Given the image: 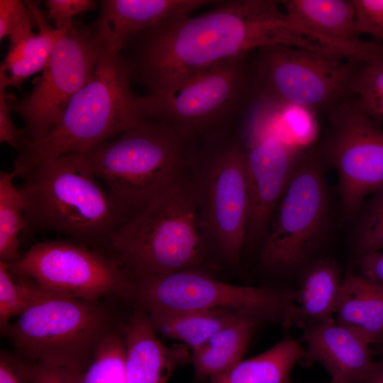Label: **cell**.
<instances>
[{
    "label": "cell",
    "mask_w": 383,
    "mask_h": 383,
    "mask_svg": "<svg viewBox=\"0 0 383 383\" xmlns=\"http://www.w3.org/2000/svg\"><path fill=\"white\" fill-rule=\"evenodd\" d=\"M42 291L31 279L13 275L9 265L0 261L1 330L4 332L11 319L22 313Z\"/></svg>",
    "instance_id": "83f0119b"
},
{
    "label": "cell",
    "mask_w": 383,
    "mask_h": 383,
    "mask_svg": "<svg viewBox=\"0 0 383 383\" xmlns=\"http://www.w3.org/2000/svg\"><path fill=\"white\" fill-rule=\"evenodd\" d=\"M262 321L252 314L243 313L202 346L192 351L190 361L196 377L211 379L241 361Z\"/></svg>",
    "instance_id": "603a6c76"
},
{
    "label": "cell",
    "mask_w": 383,
    "mask_h": 383,
    "mask_svg": "<svg viewBox=\"0 0 383 383\" xmlns=\"http://www.w3.org/2000/svg\"><path fill=\"white\" fill-rule=\"evenodd\" d=\"M353 94L366 111L383 101V60L364 63L354 80Z\"/></svg>",
    "instance_id": "4dcf8cb0"
},
{
    "label": "cell",
    "mask_w": 383,
    "mask_h": 383,
    "mask_svg": "<svg viewBox=\"0 0 383 383\" xmlns=\"http://www.w3.org/2000/svg\"><path fill=\"white\" fill-rule=\"evenodd\" d=\"M239 132L250 198L248 238H257L267 229L304 150L294 147L281 135L272 106L258 99L243 119Z\"/></svg>",
    "instance_id": "9a60e30c"
},
{
    "label": "cell",
    "mask_w": 383,
    "mask_h": 383,
    "mask_svg": "<svg viewBox=\"0 0 383 383\" xmlns=\"http://www.w3.org/2000/svg\"><path fill=\"white\" fill-rule=\"evenodd\" d=\"M45 4L48 16L58 30L67 29L74 16L96 9V4L92 0H48Z\"/></svg>",
    "instance_id": "e575fe53"
},
{
    "label": "cell",
    "mask_w": 383,
    "mask_h": 383,
    "mask_svg": "<svg viewBox=\"0 0 383 383\" xmlns=\"http://www.w3.org/2000/svg\"><path fill=\"white\" fill-rule=\"evenodd\" d=\"M201 157L204 177L199 183V221L206 245L228 262L238 265L245 243L250 198L240 136L232 128L204 136Z\"/></svg>",
    "instance_id": "9c48e42d"
},
{
    "label": "cell",
    "mask_w": 383,
    "mask_h": 383,
    "mask_svg": "<svg viewBox=\"0 0 383 383\" xmlns=\"http://www.w3.org/2000/svg\"><path fill=\"white\" fill-rule=\"evenodd\" d=\"M302 341L306 348L300 362L321 364L332 381L366 383L374 367L370 341L335 318L304 328Z\"/></svg>",
    "instance_id": "e0dca14e"
},
{
    "label": "cell",
    "mask_w": 383,
    "mask_h": 383,
    "mask_svg": "<svg viewBox=\"0 0 383 383\" xmlns=\"http://www.w3.org/2000/svg\"><path fill=\"white\" fill-rule=\"evenodd\" d=\"M356 33L367 34L383 42V0H353Z\"/></svg>",
    "instance_id": "1f68e13d"
},
{
    "label": "cell",
    "mask_w": 383,
    "mask_h": 383,
    "mask_svg": "<svg viewBox=\"0 0 383 383\" xmlns=\"http://www.w3.org/2000/svg\"><path fill=\"white\" fill-rule=\"evenodd\" d=\"M291 19L340 59L367 63L383 60V44L360 38L353 0H280Z\"/></svg>",
    "instance_id": "2e32d148"
},
{
    "label": "cell",
    "mask_w": 383,
    "mask_h": 383,
    "mask_svg": "<svg viewBox=\"0 0 383 383\" xmlns=\"http://www.w3.org/2000/svg\"><path fill=\"white\" fill-rule=\"evenodd\" d=\"M330 383H341V382H337L331 381Z\"/></svg>",
    "instance_id": "b9f144b4"
},
{
    "label": "cell",
    "mask_w": 383,
    "mask_h": 383,
    "mask_svg": "<svg viewBox=\"0 0 383 383\" xmlns=\"http://www.w3.org/2000/svg\"><path fill=\"white\" fill-rule=\"evenodd\" d=\"M215 0H103L93 25L104 45L121 50L141 33L190 16Z\"/></svg>",
    "instance_id": "ac0fdd59"
},
{
    "label": "cell",
    "mask_w": 383,
    "mask_h": 383,
    "mask_svg": "<svg viewBox=\"0 0 383 383\" xmlns=\"http://www.w3.org/2000/svg\"><path fill=\"white\" fill-rule=\"evenodd\" d=\"M362 253L383 250V187L372 193L366 204L358 231Z\"/></svg>",
    "instance_id": "f546056e"
},
{
    "label": "cell",
    "mask_w": 383,
    "mask_h": 383,
    "mask_svg": "<svg viewBox=\"0 0 383 383\" xmlns=\"http://www.w3.org/2000/svg\"><path fill=\"white\" fill-rule=\"evenodd\" d=\"M125 342V383H167L174 370L190 360L184 344L167 346L156 335L148 313L134 310L121 326Z\"/></svg>",
    "instance_id": "d6986e66"
},
{
    "label": "cell",
    "mask_w": 383,
    "mask_h": 383,
    "mask_svg": "<svg viewBox=\"0 0 383 383\" xmlns=\"http://www.w3.org/2000/svg\"><path fill=\"white\" fill-rule=\"evenodd\" d=\"M359 272L365 278L383 285V250L362 253L358 260Z\"/></svg>",
    "instance_id": "8d00e7d4"
},
{
    "label": "cell",
    "mask_w": 383,
    "mask_h": 383,
    "mask_svg": "<svg viewBox=\"0 0 383 383\" xmlns=\"http://www.w3.org/2000/svg\"><path fill=\"white\" fill-rule=\"evenodd\" d=\"M270 104L281 135L294 147L308 149L318 133L315 111L294 104Z\"/></svg>",
    "instance_id": "f1b7e54d"
},
{
    "label": "cell",
    "mask_w": 383,
    "mask_h": 383,
    "mask_svg": "<svg viewBox=\"0 0 383 383\" xmlns=\"http://www.w3.org/2000/svg\"><path fill=\"white\" fill-rule=\"evenodd\" d=\"M366 383H383V358L375 362L373 370Z\"/></svg>",
    "instance_id": "f35d334b"
},
{
    "label": "cell",
    "mask_w": 383,
    "mask_h": 383,
    "mask_svg": "<svg viewBox=\"0 0 383 383\" xmlns=\"http://www.w3.org/2000/svg\"><path fill=\"white\" fill-rule=\"evenodd\" d=\"M10 112L5 89H0V141L9 144L19 152L23 146L25 131L14 126Z\"/></svg>",
    "instance_id": "d590c367"
},
{
    "label": "cell",
    "mask_w": 383,
    "mask_h": 383,
    "mask_svg": "<svg viewBox=\"0 0 383 383\" xmlns=\"http://www.w3.org/2000/svg\"><path fill=\"white\" fill-rule=\"evenodd\" d=\"M251 53L221 62L168 94H147L149 118L167 123L188 143L240 125L257 99Z\"/></svg>",
    "instance_id": "52a82bcc"
},
{
    "label": "cell",
    "mask_w": 383,
    "mask_h": 383,
    "mask_svg": "<svg viewBox=\"0 0 383 383\" xmlns=\"http://www.w3.org/2000/svg\"><path fill=\"white\" fill-rule=\"evenodd\" d=\"M131 81L128 60L104 45L91 77L70 101L57 126L41 140L25 145L13 167L84 154L149 118L147 96L134 94Z\"/></svg>",
    "instance_id": "277c9868"
},
{
    "label": "cell",
    "mask_w": 383,
    "mask_h": 383,
    "mask_svg": "<svg viewBox=\"0 0 383 383\" xmlns=\"http://www.w3.org/2000/svg\"><path fill=\"white\" fill-rule=\"evenodd\" d=\"M367 113L379 122H383V101L367 111Z\"/></svg>",
    "instance_id": "ab89813d"
},
{
    "label": "cell",
    "mask_w": 383,
    "mask_h": 383,
    "mask_svg": "<svg viewBox=\"0 0 383 383\" xmlns=\"http://www.w3.org/2000/svg\"><path fill=\"white\" fill-rule=\"evenodd\" d=\"M116 328L111 312L99 301L43 290L3 333L21 359L82 372L99 343Z\"/></svg>",
    "instance_id": "8992f818"
},
{
    "label": "cell",
    "mask_w": 383,
    "mask_h": 383,
    "mask_svg": "<svg viewBox=\"0 0 383 383\" xmlns=\"http://www.w3.org/2000/svg\"><path fill=\"white\" fill-rule=\"evenodd\" d=\"M129 44L131 80L153 95L172 92L204 70L261 47L320 50L277 0H219L206 13L147 30Z\"/></svg>",
    "instance_id": "6da1fadb"
},
{
    "label": "cell",
    "mask_w": 383,
    "mask_h": 383,
    "mask_svg": "<svg viewBox=\"0 0 383 383\" xmlns=\"http://www.w3.org/2000/svg\"><path fill=\"white\" fill-rule=\"evenodd\" d=\"M343 278L333 260L321 259L309 266L296 290L295 304L287 328H305L334 319Z\"/></svg>",
    "instance_id": "44dd1931"
},
{
    "label": "cell",
    "mask_w": 383,
    "mask_h": 383,
    "mask_svg": "<svg viewBox=\"0 0 383 383\" xmlns=\"http://www.w3.org/2000/svg\"><path fill=\"white\" fill-rule=\"evenodd\" d=\"M250 60L257 99L326 112L353 95L354 80L364 64L283 44L259 48Z\"/></svg>",
    "instance_id": "30bf717a"
},
{
    "label": "cell",
    "mask_w": 383,
    "mask_h": 383,
    "mask_svg": "<svg viewBox=\"0 0 383 383\" xmlns=\"http://www.w3.org/2000/svg\"><path fill=\"white\" fill-rule=\"evenodd\" d=\"M126 351L121 328L108 333L96 347L92 359L81 373L79 383H125Z\"/></svg>",
    "instance_id": "4316f807"
},
{
    "label": "cell",
    "mask_w": 383,
    "mask_h": 383,
    "mask_svg": "<svg viewBox=\"0 0 383 383\" xmlns=\"http://www.w3.org/2000/svg\"><path fill=\"white\" fill-rule=\"evenodd\" d=\"M379 351L383 355V345H381Z\"/></svg>",
    "instance_id": "60d3db41"
},
{
    "label": "cell",
    "mask_w": 383,
    "mask_h": 383,
    "mask_svg": "<svg viewBox=\"0 0 383 383\" xmlns=\"http://www.w3.org/2000/svg\"><path fill=\"white\" fill-rule=\"evenodd\" d=\"M9 267L58 296L96 301L108 295L128 300L130 294V278L113 257L70 239L37 242Z\"/></svg>",
    "instance_id": "4fadbf2b"
},
{
    "label": "cell",
    "mask_w": 383,
    "mask_h": 383,
    "mask_svg": "<svg viewBox=\"0 0 383 383\" xmlns=\"http://www.w3.org/2000/svg\"><path fill=\"white\" fill-rule=\"evenodd\" d=\"M16 177L14 169L0 174V261L9 265L21 257L18 237L25 227V201Z\"/></svg>",
    "instance_id": "484cf974"
},
{
    "label": "cell",
    "mask_w": 383,
    "mask_h": 383,
    "mask_svg": "<svg viewBox=\"0 0 383 383\" xmlns=\"http://www.w3.org/2000/svg\"><path fill=\"white\" fill-rule=\"evenodd\" d=\"M328 133L319 152L335 170L343 213H356L383 187V129L355 95L327 112Z\"/></svg>",
    "instance_id": "5bb4252c"
},
{
    "label": "cell",
    "mask_w": 383,
    "mask_h": 383,
    "mask_svg": "<svg viewBox=\"0 0 383 383\" xmlns=\"http://www.w3.org/2000/svg\"><path fill=\"white\" fill-rule=\"evenodd\" d=\"M199 199V184L179 176L116 231L108 252L131 280L200 267L207 245Z\"/></svg>",
    "instance_id": "3957f363"
},
{
    "label": "cell",
    "mask_w": 383,
    "mask_h": 383,
    "mask_svg": "<svg viewBox=\"0 0 383 383\" xmlns=\"http://www.w3.org/2000/svg\"><path fill=\"white\" fill-rule=\"evenodd\" d=\"M299 341L288 337L265 352L242 360L210 383H290L293 367L305 355Z\"/></svg>",
    "instance_id": "cb8c5ba5"
},
{
    "label": "cell",
    "mask_w": 383,
    "mask_h": 383,
    "mask_svg": "<svg viewBox=\"0 0 383 383\" xmlns=\"http://www.w3.org/2000/svg\"><path fill=\"white\" fill-rule=\"evenodd\" d=\"M22 366L28 383H79L82 373L23 359Z\"/></svg>",
    "instance_id": "836d02e7"
},
{
    "label": "cell",
    "mask_w": 383,
    "mask_h": 383,
    "mask_svg": "<svg viewBox=\"0 0 383 383\" xmlns=\"http://www.w3.org/2000/svg\"><path fill=\"white\" fill-rule=\"evenodd\" d=\"M104 47L94 26L73 21L57 41L42 75L34 79L30 94L8 100L10 110L24 121L23 146L55 128L70 101L91 77Z\"/></svg>",
    "instance_id": "7c38bea8"
},
{
    "label": "cell",
    "mask_w": 383,
    "mask_h": 383,
    "mask_svg": "<svg viewBox=\"0 0 383 383\" xmlns=\"http://www.w3.org/2000/svg\"><path fill=\"white\" fill-rule=\"evenodd\" d=\"M0 383H28L21 358L1 353Z\"/></svg>",
    "instance_id": "74e56055"
},
{
    "label": "cell",
    "mask_w": 383,
    "mask_h": 383,
    "mask_svg": "<svg viewBox=\"0 0 383 383\" xmlns=\"http://www.w3.org/2000/svg\"><path fill=\"white\" fill-rule=\"evenodd\" d=\"M296 297L291 289L226 283L196 267L131 280L128 301L148 313L231 309L287 328Z\"/></svg>",
    "instance_id": "ba28073f"
},
{
    "label": "cell",
    "mask_w": 383,
    "mask_h": 383,
    "mask_svg": "<svg viewBox=\"0 0 383 383\" xmlns=\"http://www.w3.org/2000/svg\"><path fill=\"white\" fill-rule=\"evenodd\" d=\"M323 157L301 154L271 217L262 253L267 270L284 272L304 262L323 233L328 212Z\"/></svg>",
    "instance_id": "8fae6325"
},
{
    "label": "cell",
    "mask_w": 383,
    "mask_h": 383,
    "mask_svg": "<svg viewBox=\"0 0 383 383\" xmlns=\"http://www.w3.org/2000/svg\"><path fill=\"white\" fill-rule=\"evenodd\" d=\"M334 318L372 345H383V285L348 272L343 278Z\"/></svg>",
    "instance_id": "7402d4cb"
},
{
    "label": "cell",
    "mask_w": 383,
    "mask_h": 383,
    "mask_svg": "<svg viewBox=\"0 0 383 383\" xmlns=\"http://www.w3.org/2000/svg\"><path fill=\"white\" fill-rule=\"evenodd\" d=\"M244 312L231 309L148 313L156 331L164 337L180 341L194 351Z\"/></svg>",
    "instance_id": "d4e9b609"
},
{
    "label": "cell",
    "mask_w": 383,
    "mask_h": 383,
    "mask_svg": "<svg viewBox=\"0 0 383 383\" xmlns=\"http://www.w3.org/2000/svg\"><path fill=\"white\" fill-rule=\"evenodd\" d=\"M23 232H52L108 252L116 231L130 218L92 173L82 154H66L21 167Z\"/></svg>",
    "instance_id": "7a4b0ae2"
},
{
    "label": "cell",
    "mask_w": 383,
    "mask_h": 383,
    "mask_svg": "<svg viewBox=\"0 0 383 383\" xmlns=\"http://www.w3.org/2000/svg\"><path fill=\"white\" fill-rule=\"evenodd\" d=\"M36 26L35 18L25 1L0 0V39Z\"/></svg>",
    "instance_id": "d6a6232c"
},
{
    "label": "cell",
    "mask_w": 383,
    "mask_h": 383,
    "mask_svg": "<svg viewBox=\"0 0 383 383\" xmlns=\"http://www.w3.org/2000/svg\"><path fill=\"white\" fill-rule=\"evenodd\" d=\"M25 2L35 18L38 31L27 29L8 37L9 51L0 66V89L20 88L26 79L43 71L57 41L67 30L52 27L34 2Z\"/></svg>",
    "instance_id": "ffe728a7"
},
{
    "label": "cell",
    "mask_w": 383,
    "mask_h": 383,
    "mask_svg": "<svg viewBox=\"0 0 383 383\" xmlns=\"http://www.w3.org/2000/svg\"><path fill=\"white\" fill-rule=\"evenodd\" d=\"M188 148L171 126L147 118L82 155L131 218L181 175L189 161Z\"/></svg>",
    "instance_id": "5b68a950"
}]
</instances>
